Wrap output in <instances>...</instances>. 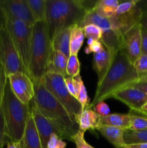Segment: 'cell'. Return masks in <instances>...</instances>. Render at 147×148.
Returning <instances> with one entry per match:
<instances>
[{"label": "cell", "instance_id": "cell-5", "mask_svg": "<svg viewBox=\"0 0 147 148\" xmlns=\"http://www.w3.org/2000/svg\"><path fill=\"white\" fill-rule=\"evenodd\" d=\"M33 84L35 95L33 102L39 112L46 118L59 121L73 130H79L78 124L71 119L64 107L49 92L43 81L33 82Z\"/></svg>", "mask_w": 147, "mask_h": 148}, {"label": "cell", "instance_id": "cell-45", "mask_svg": "<svg viewBox=\"0 0 147 148\" xmlns=\"http://www.w3.org/2000/svg\"><path fill=\"white\" fill-rule=\"evenodd\" d=\"M133 114H139V115H143V116H147V103L146 104H144V105L141 107V108L140 109V111H138V112L133 113Z\"/></svg>", "mask_w": 147, "mask_h": 148}, {"label": "cell", "instance_id": "cell-47", "mask_svg": "<svg viewBox=\"0 0 147 148\" xmlns=\"http://www.w3.org/2000/svg\"></svg>", "mask_w": 147, "mask_h": 148}, {"label": "cell", "instance_id": "cell-30", "mask_svg": "<svg viewBox=\"0 0 147 148\" xmlns=\"http://www.w3.org/2000/svg\"><path fill=\"white\" fill-rule=\"evenodd\" d=\"M140 2L139 0H131V1H120L119 5L115 10V15H121L133 10Z\"/></svg>", "mask_w": 147, "mask_h": 148}, {"label": "cell", "instance_id": "cell-34", "mask_svg": "<svg viewBox=\"0 0 147 148\" xmlns=\"http://www.w3.org/2000/svg\"><path fill=\"white\" fill-rule=\"evenodd\" d=\"M103 44L99 40H93V39H88L87 46L85 48L84 51L86 54H90L91 53H94L99 52L103 48Z\"/></svg>", "mask_w": 147, "mask_h": 148}, {"label": "cell", "instance_id": "cell-19", "mask_svg": "<svg viewBox=\"0 0 147 148\" xmlns=\"http://www.w3.org/2000/svg\"><path fill=\"white\" fill-rule=\"evenodd\" d=\"M77 124L81 131L85 132L88 130H97L100 125V116L90 108L82 111L78 117Z\"/></svg>", "mask_w": 147, "mask_h": 148}, {"label": "cell", "instance_id": "cell-8", "mask_svg": "<svg viewBox=\"0 0 147 148\" xmlns=\"http://www.w3.org/2000/svg\"><path fill=\"white\" fill-rule=\"evenodd\" d=\"M5 29L10 34L24 67L29 73L33 27L23 22L7 18Z\"/></svg>", "mask_w": 147, "mask_h": 148}, {"label": "cell", "instance_id": "cell-2", "mask_svg": "<svg viewBox=\"0 0 147 148\" xmlns=\"http://www.w3.org/2000/svg\"><path fill=\"white\" fill-rule=\"evenodd\" d=\"M88 4L82 0H46V24L50 40L64 28L80 24L90 9Z\"/></svg>", "mask_w": 147, "mask_h": 148}, {"label": "cell", "instance_id": "cell-24", "mask_svg": "<svg viewBox=\"0 0 147 148\" xmlns=\"http://www.w3.org/2000/svg\"><path fill=\"white\" fill-rule=\"evenodd\" d=\"M36 23H46V0H27Z\"/></svg>", "mask_w": 147, "mask_h": 148}, {"label": "cell", "instance_id": "cell-41", "mask_svg": "<svg viewBox=\"0 0 147 148\" xmlns=\"http://www.w3.org/2000/svg\"><path fill=\"white\" fill-rule=\"evenodd\" d=\"M143 7H144V12H143V15L142 17H141L140 24H141V27L143 28L146 29L147 30V4L143 5Z\"/></svg>", "mask_w": 147, "mask_h": 148}, {"label": "cell", "instance_id": "cell-42", "mask_svg": "<svg viewBox=\"0 0 147 148\" xmlns=\"http://www.w3.org/2000/svg\"><path fill=\"white\" fill-rule=\"evenodd\" d=\"M6 22H7V17H6L4 10L0 4V30L5 28Z\"/></svg>", "mask_w": 147, "mask_h": 148}, {"label": "cell", "instance_id": "cell-20", "mask_svg": "<svg viewBox=\"0 0 147 148\" xmlns=\"http://www.w3.org/2000/svg\"><path fill=\"white\" fill-rule=\"evenodd\" d=\"M72 26L62 30L51 40L52 49L61 52L67 58L70 56V36Z\"/></svg>", "mask_w": 147, "mask_h": 148}, {"label": "cell", "instance_id": "cell-14", "mask_svg": "<svg viewBox=\"0 0 147 148\" xmlns=\"http://www.w3.org/2000/svg\"><path fill=\"white\" fill-rule=\"evenodd\" d=\"M111 98L123 103L130 108V112L137 113L147 103V94L134 87L129 86L113 94Z\"/></svg>", "mask_w": 147, "mask_h": 148}, {"label": "cell", "instance_id": "cell-18", "mask_svg": "<svg viewBox=\"0 0 147 148\" xmlns=\"http://www.w3.org/2000/svg\"><path fill=\"white\" fill-rule=\"evenodd\" d=\"M104 46V45H103ZM112 57L108 49L103 46L97 53L93 54V68L98 77V81L101 80L106 74L112 62Z\"/></svg>", "mask_w": 147, "mask_h": 148}, {"label": "cell", "instance_id": "cell-12", "mask_svg": "<svg viewBox=\"0 0 147 148\" xmlns=\"http://www.w3.org/2000/svg\"><path fill=\"white\" fill-rule=\"evenodd\" d=\"M6 17L17 20L33 27L36 23L27 0H0Z\"/></svg>", "mask_w": 147, "mask_h": 148}, {"label": "cell", "instance_id": "cell-9", "mask_svg": "<svg viewBox=\"0 0 147 148\" xmlns=\"http://www.w3.org/2000/svg\"><path fill=\"white\" fill-rule=\"evenodd\" d=\"M30 112L35 122L41 141L42 148H48V143L53 134H56L62 140L71 141L73 136L79 131L73 130L59 121L49 119L43 116L39 112L33 102L30 103Z\"/></svg>", "mask_w": 147, "mask_h": 148}, {"label": "cell", "instance_id": "cell-32", "mask_svg": "<svg viewBox=\"0 0 147 148\" xmlns=\"http://www.w3.org/2000/svg\"><path fill=\"white\" fill-rule=\"evenodd\" d=\"M133 66L139 76L147 74V55L142 53L134 62Z\"/></svg>", "mask_w": 147, "mask_h": 148}, {"label": "cell", "instance_id": "cell-28", "mask_svg": "<svg viewBox=\"0 0 147 148\" xmlns=\"http://www.w3.org/2000/svg\"><path fill=\"white\" fill-rule=\"evenodd\" d=\"M81 64L78 55H70L68 58L66 65V75L68 77L75 78L80 75Z\"/></svg>", "mask_w": 147, "mask_h": 148}, {"label": "cell", "instance_id": "cell-36", "mask_svg": "<svg viewBox=\"0 0 147 148\" xmlns=\"http://www.w3.org/2000/svg\"><path fill=\"white\" fill-rule=\"evenodd\" d=\"M66 143L61 137L53 134L48 143V148H66Z\"/></svg>", "mask_w": 147, "mask_h": 148}, {"label": "cell", "instance_id": "cell-33", "mask_svg": "<svg viewBox=\"0 0 147 148\" xmlns=\"http://www.w3.org/2000/svg\"><path fill=\"white\" fill-rule=\"evenodd\" d=\"M64 82L66 88L68 92H69L71 96L76 99L77 97V90H78V83L76 77L73 78L71 77H64Z\"/></svg>", "mask_w": 147, "mask_h": 148}, {"label": "cell", "instance_id": "cell-16", "mask_svg": "<svg viewBox=\"0 0 147 148\" xmlns=\"http://www.w3.org/2000/svg\"><path fill=\"white\" fill-rule=\"evenodd\" d=\"M125 130V129L102 124H100L97 129V131L115 148H124L126 145L123 139Z\"/></svg>", "mask_w": 147, "mask_h": 148}, {"label": "cell", "instance_id": "cell-39", "mask_svg": "<svg viewBox=\"0 0 147 148\" xmlns=\"http://www.w3.org/2000/svg\"><path fill=\"white\" fill-rule=\"evenodd\" d=\"M141 50L143 54L147 55V30L141 27Z\"/></svg>", "mask_w": 147, "mask_h": 148}, {"label": "cell", "instance_id": "cell-21", "mask_svg": "<svg viewBox=\"0 0 147 148\" xmlns=\"http://www.w3.org/2000/svg\"><path fill=\"white\" fill-rule=\"evenodd\" d=\"M100 124L102 125L120 127L128 130L130 124V114L114 113L110 114L106 116H100Z\"/></svg>", "mask_w": 147, "mask_h": 148}, {"label": "cell", "instance_id": "cell-15", "mask_svg": "<svg viewBox=\"0 0 147 148\" xmlns=\"http://www.w3.org/2000/svg\"><path fill=\"white\" fill-rule=\"evenodd\" d=\"M20 143L22 148H42L40 136L31 112L27 119L24 134Z\"/></svg>", "mask_w": 147, "mask_h": 148}, {"label": "cell", "instance_id": "cell-27", "mask_svg": "<svg viewBox=\"0 0 147 148\" xmlns=\"http://www.w3.org/2000/svg\"><path fill=\"white\" fill-rule=\"evenodd\" d=\"M130 114V124L128 130L132 131H141L147 130V116L139 114Z\"/></svg>", "mask_w": 147, "mask_h": 148}, {"label": "cell", "instance_id": "cell-44", "mask_svg": "<svg viewBox=\"0 0 147 148\" xmlns=\"http://www.w3.org/2000/svg\"><path fill=\"white\" fill-rule=\"evenodd\" d=\"M7 148H22L20 142L9 141Z\"/></svg>", "mask_w": 147, "mask_h": 148}, {"label": "cell", "instance_id": "cell-31", "mask_svg": "<svg viewBox=\"0 0 147 148\" xmlns=\"http://www.w3.org/2000/svg\"><path fill=\"white\" fill-rule=\"evenodd\" d=\"M85 132L79 130L72 137L71 142L74 143L76 148H95L86 141L84 137Z\"/></svg>", "mask_w": 147, "mask_h": 148}, {"label": "cell", "instance_id": "cell-38", "mask_svg": "<svg viewBox=\"0 0 147 148\" xmlns=\"http://www.w3.org/2000/svg\"><path fill=\"white\" fill-rule=\"evenodd\" d=\"M5 138V132H4V122L3 118L2 112L0 108V148H3Z\"/></svg>", "mask_w": 147, "mask_h": 148}, {"label": "cell", "instance_id": "cell-17", "mask_svg": "<svg viewBox=\"0 0 147 148\" xmlns=\"http://www.w3.org/2000/svg\"><path fill=\"white\" fill-rule=\"evenodd\" d=\"M68 58L61 52L52 49L47 64L46 73H53L61 76L67 77L66 75V65Z\"/></svg>", "mask_w": 147, "mask_h": 148}, {"label": "cell", "instance_id": "cell-26", "mask_svg": "<svg viewBox=\"0 0 147 148\" xmlns=\"http://www.w3.org/2000/svg\"><path fill=\"white\" fill-rule=\"evenodd\" d=\"M76 79H77L78 83L76 100H77V101L81 105L82 111H84V110L86 109V108H89L91 102L89 101V98L88 96L87 90H86V88L85 87L82 77L79 75V76L76 77Z\"/></svg>", "mask_w": 147, "mask_h": 148}, {"label": "cell", "instance_id": "cell-29", "mask_svg": "<svg viewBox=\"0 0 147 148\" xmlns=\"http://www.w3.org/2000/svg\"><path fill=\"white\" fill-rule=\"evenodd\" d=\"M82 29L85 38L101 41L102 38V32L97 25L95 24H88L84 26Z\"/></svg>", "mask_w": 147, "mask_h": 148}, {"label": "cell", "instance_id": "cell-7", "mask_svg": "<svg viewBox=\"0 0 147 148\" xmlns=\"http://www.w3.org/2000/svg\"><path fill=\"white\" fill-rule=\"evenodd\" d=\"M43 82L49 92L64 107L71 119L77 124L78 117L82 112V107L77 100L68 92L64 77L57 74L46 73Z\"/></svg>", "mask_w": 147, "mask_h": 148}, {"label": "cell", "instance_id": "cell-10", "mask_svg": "<svg viewBox=\"0 0 147 148\" xmlns=\"http://www.w3.org/2000/svg\"><path fill=\"white\" fill-rule=\"evenodd\" d=\"M0 64L4 68L7 76L16 72H23L29 75L5 28L0 30Z\"/></svg>", "mask_w": 147, "mask_h": 148}, {"label": "cell", "instance_id": "cell-11", "mask_svg": "<svg viewBox=\"0 0 147 148\" xmlns=\"http://www.w3.org/2000/svg\"><path fill=\"white\" fill-rule=\"evenodd\" d=\"M7 80L13 94L22 103L30 105L35 95L34 84L29 75L16 72L7 76Z\"/></svg>", "mask_w": 147, "mask_h": 148}, {"label": "cell", "instance_id": "cell-3", "mask_svg": "<svg viewBox=\"0 0 147 148\" xmlns=\"http://www.w3.org/2000/svg\"><path fill=\"white\" fill-rule=\"evenodd\" d=\"M4 122L5 137L10 141L20 142L24 134L27 119L30 114V104L26 105L13 94L8 80L1 106Z\"/></svg>", "mask_w": 147, "mask_h": 148}, {"label": "cell", "instance_id": "cell-37", "mask_svg": "<svg viewBox=\"0 0 147 148\" xmlns=\"http://www.w3.org/2000/svg\"><path fill=\"white\" fill-rule=\"evenodd\" d=\"M7 82V76L6 75L4 68L0 64V108L2 103L3 96H4V90Z\"/></svg>", "mask_w": 147, "mask_h": 148}, {"label": "cell", "instance_id": "cell-25", "mask_svg": "<svg viewBox=\"0 0 147 148\" xmlns=\"http://www.w3.org/2000/svg\"><path fill=\"white\" fill-rule=\"evenodd\" d=\"M125 145L147 143V130L141 131H132L126 130L123 136Z\"/></svg>", "mask_w": 147, "mask_h": 148}, {"label": "cell", "instance_id": "cell-1", "mask_svg": "<svg viewBox=\"0 0 147 148\" xmlns=\"http://www.w3.org/2000/svg\"><path fill=\"white\" fill-rule=\"evenodd\" d=\"M138 79L139 75L132 62L119 51L114 56L104 77L98 81L95 96L89 108L92 109L98 103L111 98L115 92L131 86Z\"/></svg>", "mask_w": 147, "mask_h": 148}, {"label": "cell", "instance_id": "cell-6", "mask_svg": "<svg viewBox=\"0 0 147 148\" xmlns=\"http://www.w3.org/2000/svg\"><path fill=\"white\" fill-rule=\"evenodd\" d=\"M88 24H95L102 30V38L101 42L108 49L112 59L120 50L122 33L117 27L112 17L105 18L99 15L94 10L86 12L84 17L79 25L82 27Z\"/></svg>", "mask_w": 147, "mask_h": 148}, {"label": "cell", "instance_id": "cell-43", "mask_svg": "<svg viewBox=\"0 0 147 148\" xmlns=\"http://www.w3.org/2000/svg\"><path fill=\"white\" fill-rule=\"evenodd\" d=\"M124 148H147V143H138V144L126 145Z\"/></svg>", "mask_w": 147, "mask_h": 148}, {"label": "cell", "instance_id": "cell-46", "mask_svg": "<svg viewBox=\"0 0 147 148\" xmlns=\"http://www.w3.org/2000/svg\"><path fill=\"white\" fill-rule=\"evenodd\" d=\"M139 81H146L147 82V74H144V75H140L139 76Z\"/></svg>", "mask_w": 147, "mask_h": 148}, {"label": "cell", "instance_id": "cell-48", "mask_svg": "<svg viewBox=\"0 0 147 148\" xmlns=\"http://www.w3.org/2000/svg\"></svg>", "mask_w": 147, "mask_h": 148}, {"label": "cell", "instance_id": "cell-4", "mask_svg": "<svg viewBox=\"0 0 147 148\" xmlns=\"http://www.w3.org/2000/svg\"><path fill=\"white\" fill-rule=\"evenodd\" d=\"M51 51V40L46 23L37 22L33 26L30 49V77L33 82L43 81Z\"/></svg>", "mask_w": 147, "mask_h": 148}, {"label": "cell", "instance_id": "cell-35", "mask_svg": "<svg viewBox=\"0 0 147 148\" xmlns=\"http://www.w3.org/2000/svg\"><path fill=\"white\" fill-rule=\"evenodd\" d=\"M92 110L101 117L106 116L110 114V108L105 101H101L98 103L96 106H94Z\"/></svg>", "mask_w": 147, "mask_h": 148}, {"label": "cell", "instance_id": "cell-40", "mask_svg": "<svg viewBox=\"0 0 147 148\" xmlns=\"http://www.w3.org/2000/svg\"><path fill=\"white\" fill-rule=\"evenodd\" d=\"M131 86L134 87V88H137V89L143 91V92H146L147 94V82L146 81H139L135 82Z\"/></svg>", "mask_w": 147, "mask_h": 148}, {"label": "cell", "instance_id": "cell-13", "mask_svg": "<svg viewBox=\"0 0 147 148\" xmlns=\"http://www.w3.org/2000/svg\"><path fill=\"white\" fill-rule=\"evenodd\" d=\"M120 51L125 54L133 64L142 54L141 24L133 26L122 35Z\"/></svg>", "mask_w": 147, "mask_h": 148}, {"label": "cell", "instance_id": "cell-22", "mask_svg": "<svg viewBox=\"0 0 147 148\" xmlns=\"http://www.w3.org/2000/svg\"><path fill=\"white\" fill-rule=\"evenodd\" d=\"M118 0H99L96 1L92 10L105 18H110L115 15V10L119 5Z\"/></svg>", "mask_w": 147, "mask_h": 148}, {"label": "cell", "instance_id": "cell-23", "mask_svg": "<svg viewBox=\"0 0 147 148\" xmlns=\"http://www.w3.org/2000/svg\"><path fill=\"white\" fill-rule=\"evenodd\" d=\"M83 29L79 25H74L70 36V55H78L84 40Z\"/></svg>", "mask_w": 147, "mask_h": 148}]
</instances>
